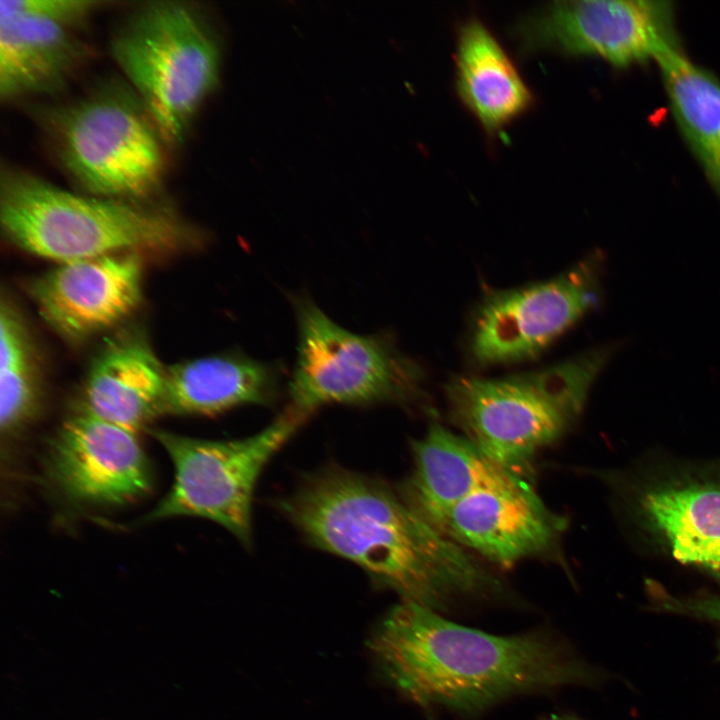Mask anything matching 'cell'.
<instances>
[{"instance_id":"20","label":"cell","mask_w":720,"mask_h":720,"mask_svg":"<svg viewBox=\"0 0 720 720\" xmlns=\"http://www.w3.org/2000/svg\"><path fill=\"white\" fill-rule=\"evenodd\" d=\"M657 64L677 128L720 197V80L683 51Z\"/></svg>"},{"instance_id":"1","label":"cell","mask_w":720,"mask_h":720,"mask_svg":"<svg viewBox=\"0 0 720 720\" xmlns=\"http://www.w3.org/2000/svg\"><path fill=\"white\" fill-rule=\"evenodd\" d=\"M313 546L361 568L379 586L437 612L503 594L467 549L383 481L329 466L279 502Z\"/></svg>"},{"instance_id":"4","label":"cell","mask_w":720,"mask_h":720,"mask_svg":"<svg viewBox=\"0 0 720 720\" xmlns=\"http://www.w3.org/2000/svg\"><path fill=\"white\" fill-rule=\"evenodd\" d=\"M623 344L505 377L454 376L445 385L449 415L490 460L523 475L535 454L580 416L592 384Z\"/></svg>"},{"instance_id":"9","label":"cell","mask_w":720,"mask_h":720,"mask_svg":"<svg viewBox=\"0 0 720 720\" xmlns=\"http://www.w3.org/2000/svg\"><path fill=\"white\" fill-rule=\"evenodd\" d=\"M523 50L598 57L627 68L682 51L675 7L663 0L555 1L520 19Z\"/></svg>"},{"instance_id":"5","label":"cell","mask_w":720,"mask_h":720,"mask_svg":"<svg viewBox=\"0 0 720 720\" xmlns=\"http://www.w3.org/2000/svg\"><path fill=\"white\" fill-rule=\"evenodd\" d=\"M111 52L164 144H180L219 79L220 49L206 18L189 3H146L114 34Z\"/></svg>"},{"instance_id":"14","label":"cell","mask_w":720,"mask_h":720,"mask_svg":"<svg viewBox=\"0 0 720 720\" xmlns=\"http://www.w3.org/2000/svg\"><path fill=\"white\" fill-rule=\"evenodd\" d=\"M88 56L72 28L0 2V97L60 90Z\"/></svg>"},{"instance_id":"8","label":"cell","mask_w":720,"mask_h":720,"mask_svg":"<svg viewBox=\"0 0 720 720\" xmlns=\"http://www.w3.org/2000/svg\"><path fill=\"white\" fill-rule=\"evenodd\" d=\"M306 420L287 407L262 431L236 440L149 430L171 458L175 476L169 492L143 520L197 516L221 525L250 546L252 500L259 477Z\"/></svg>"},{"instance_id":"21","label":"cell","mask_w":720,"mask_h":720,"mask_svg":"<svg viewBox=\"0 0 720 720\" xmlns=\"http://www.w3.org/2000/svg\"><path fill=\"white\" fill-rule=\"evenodd\" d=\"M39 375L32 342L23 320L2 298L0 309V424L11 434L37 408Z\"/></svg>"},{"instance_id":"22","label":"cell","mask_w":720,"mask_h":720,"mask_svg":"<svg viewBox=\"0 0 720 720\" xmlns=\"http://www.w3.org/2000/svg\"><path fill=\"white\" fill-rule=\"evenodd\" d=\"M16 9L35 13L62 23L70 28L82 24L105 5L91 0H8Z\"/></svg>"},{"instance_id":"16","label":"cell","mask_w":720,"mask_h":720,"mask_svg":"<svg viewBox=\"0 0 720 720\" xmlns=\"http://www.w3.org/2000/svg\"><path fill=\"white\" fill-rule=\"evenodd\" d=\"M412 451L413 470L401 494L435 527L468 495L515 474L490 460L465 436L438 423L413 443Z\"/></svg>"},{"instance_id":"11","label":"cell","mask_w":720,"mask_h":720,"mask_svg":"<svg viewBox=\"0 0 720 720\" xmlns=\"http://www.w3.org/2000/svg\"><path fill=\"white\" fill-rule=\"evenodd\" d=\"M47 472L70 501L120 505L151 489L148 460L134 433L81 409L52 439Z\"/></svg>"},{"instance_id":"24","label":"cell","mask_w":720,"mask_h":720,"mask_svg":"<svg viewBox=\"0 0 720 720\" xmlns=\"http://www.w3.org/2000/svg\"><path fill=\"white\" fill-rule=\"evenodd\" d=\"M543 720H581L575 715L571 714H551Z\"/></svg>"},{"instance_id":"13","label":"cell","mask_w":720,"mask_h":720,"mask_svg":"<svg viewBox=\"0 0 720 720\" xmlns=\"http://www.w3.org/2000/svg\"><path fill=\"white\" fill-rule=\"evenodd\" d=\"M141 280L140 258L125 252L63 263L28 288L56 332L81 340L128 317L141 301Z\"/></svg>"},{"instance_id":"2","label":"cell","mask_w":720,"mask_h":720,"mask_svg":"<svg viewBox=\"0 0 720 720\" xmlns=\"http://www.w3.org/2000/svg\"><path fill=\"white\" fill-rule=\"evenodd\" d=\"M369 647L380 672L404 696L462 714L599 679L551 632L494 635L403 600L376 627Z\"/></svg>"},{"instance_id":"19","label":"cell","mask_w":720,"mask_h":720,"mask_svg":"<svg viewBox=\"0 0 720 720\" xmlns=\"http://www.w3.org/2000/svg\"><path fill=\"white\" fill-rule=\"evenodd\" d=\"M642 507L681 562L720 575V484L663 486L647 492Z\"/></svg>"},{"instance_id":"10","label":"cell","mask_w":720,"mask_h":720,"mask_svg":"<svg viewBox=\"0 0 720 720\" xmlns=\"http://www.w3.org/2000/svg\"><path fill=\"white\" fill-rule=\"evenodd\" d=\"M604 256L595 251L544 281L495 291L474 314L469 347L481 366L526 361L541 354L602 302Z\"/></svg>"},{"instance_id":"3","label":"cell","mask_w":720,"mask_h":720,"mask_svg":"<svg viewBox=\"0 0 720 720\" xmlns=\"http://www.w3.org/2000/svg\"><path fill=\"white\" fill-rule=\"evenodd\" d=\"M0 222L18 247L63 263L202 242L199 232L166 206L77 194L12 168L1 172Z\"/></svg>"},{"instance_id":"6","label":"cell","mask_w":720,"mask_h":720,"mask_svg":"<svg viewBox=\"0 0 720 720\" xmlns=\"http://www.w3.org/2000/svg\"><path fill=\"white\" fill-rule=\"evenodd\" d=\"M43 120L58 162L89 195L145 201L160 189L165 144L136 95L103 87Z\"/></svg>"},{"instance_id":"12","label":"cell","mask_w":720,"mask_h":720,"mask_svg":"<svg viewBox=\"0 0 720 720\" xmlns=\"http://www.w3.org/2000/svg\"><path fill=\"white\" fill-rule=\"evenodd\" d=\"M467 550L503 566L552 552L564 520L521 475L511 474L453 506L436 525Z\"/></svg>"},{"instance_id":"23","label":"cell","mask_w":720,"mask_h":720,"mask_svg":"<svg viewBox=\"0 0 720 720\" xmlns=\"http://www.w3.org/2000/svg\"><path fill=\"white\" fill-rule=\"evenodd\" d=\"M659 603V608L665 611L699 617L720 626V595L684 599L662 593ZM717 656L720 659V638Z\"/></svg>"},{"instance_id":"17","label":"cell","mask_w":720,"mask_h":720,"mask_svg":"<svg viewBox=\"0 0 720 720\" xmlns=\"http://www.w3.org/2000/svg\"><path fill=\"white\" fill-rule=\"evenodd\" d=\"M279 369L240 353L199 358L166 369L162 413L213 415L241 405H271Z\"/></svg>"},{"instance_id":"7","label":"cell","mask_w":720,"mask_h":720,"mask_svg":"<svg viewBox=\"0 0 720 720\" xmlns=\"http://www.w3.org/2000/svg\"><path fill=\"white\" fill-rule=\"evenodd\" d=\"M295 310L297 357L287 407L308 418L328 404H403L419 395L422 368L389 338L353 333L309 298H297Z\"/></svg>"},{"instance_id":"15","label":"cell","mask_w":720,"mask_h":720,"mask_svg":"<svg viewBox=\"0 0 720 720\" xmlns=\"http://www.w3.org/2000/svg\"><path fill=\"white\" fill-rule=\"evenodd\" d=\"M166 369L136 334L119 335L93 361L82 409L133 433L162 413Z\"/></svg>"},{"instance_id":"18","label":"cell","mask_w":720,"mask_h":720,"mask_svg":"<svg viewBox=\"0 0 720 720\" xmlns=\"http://www.w3.org/2000/svg\"><path fill=\"white\" fill-rule=\"evenodd\" d=\"M456 91L481 127L494 134L527 112L533 95L513 61L477 18L461 25L455 53Z\"/></svg>"}]
</instances>
